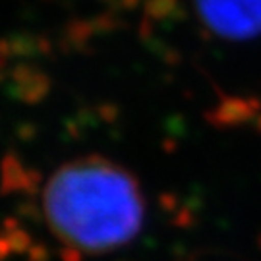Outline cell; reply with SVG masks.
<instances>
[{
  "instance_id": "6da1fadb",
  "label": "cell",
  "mask_w": 261,
  "mask_h": 261,
  "mask_svg": "<svg viewBox=\"0 0 261 261\" xmlns=\"http://www.w3.org/2000/svg\"><path fill=\"white\" fill-rule=\"evenodd\" d=\"M50 230L89 253L116 250L141 230L145 205L130 170L101 155L68 161L43 188Z\"/></svg>"
},
{
  "instance_id": "7a4b0ae2",
  "label": "cell",
  "mask_w": 261,
  "mask_h": 261,
  "mask_svg": "<svg viewBox=\"0 0 261 261\" xmlns=\"http://www.w3.org/2000/svg\"><path fill=\"white\" fill-rule=\"evenodd\" d=\"M207 28L226 39H248L261 33V0H196Z\"/></svg>"
},
{
  "instance_id": "3957f363",
  "label": "cell",
  "mask_w": 261,
  "mask_h": 261,
  "mask_svg": "<svg viewBox=\"0 0 261 261\" xmlns=\"http://www.w3.org/2000/svg\"><path fill=\"white\" fill-rule=\"evenodd\" d=\"M8 95L19 103L39 105L50 93V77L43 70L33 68L28 62H19L10 70Z\"/></svg>"
},
{
  "instance_id": "277c9868",
  "label": "cell",
  "mask_w": 261,
  "mask_h": 261,
  "mask_svg": "<svg viewBox=\"0 0 261 261\" xmlns=\"http://www.w3.org/2000/svg\"><path fill=\"white\" fill-rule=\"evenodd\" d=\"M28 176V168L23 161L10 151L0 161V196H14L23 190V182Z\"/></svg>"
},
{
  "instance_id": "5b68a950",
  "label": "cell",
  "mask_w": 261,
  "mask_h": 261,
  "mask_svg": "<svg viewBox=\"0 0 261 261\" xmlns=\"http://www.w3.org/2000/svg\"><path fill=\"white\" fill-rule=\"evenodd\" d=\"M95 37V28L91 19H72L64 28V41L68 48L84 50V47Z\"/></svg>"
},
{
  "instance_id": "8992f818",
  "label": "cell",
  "mask_w": 261,
  "mask_h": 261,
  "mask_svg": "<svg viewBox=\"0 0 261 261\" xmlns=\"http://www.w3.org/2000/svg\"><path fill=\"white\" fill-rule=\"evenodd\" d=\"M12 55L18 58H29V56H41L39 48V37L31 33H16L10 37Z\"/></svg>"
},
{
  "instance_id": "52a82bcc",
  "label": "cell",
  "mask_w": 261,
  "mask_h": 261,
  "mask_svg": "<svg viewBox=\"0 0 261 261\" xmlns=\"http://www.w3.org/2000/svg\"><path fill=\"white\" fill-rule=\"evenodd\" d=\"M6 238H8L10 248H12V252L14 253H25V252H29L31 246H33L31 234H29L25 228H21V226L6 234Z\"/></svg>"
},
{
  "instance_id": "ba28073f",
  "label": "cell",
  "mask_w": 261,
  "mask_h": 261,
  "mask_svg": "<svg viewBox=\"0 0 261 261\" xmlns=\"http://www.w3.org/2000/svg\"><path fill=\"white\" fill-rule=\"evenodd\" d=\"M41 184H43V174L39 172L37 168H28V176H25V182H23L21 194L28 196V199H33L39 194Z\"/></svg>"
},
{
  "instance_id": "9c48e42d",
  "label": "cell",
  "mask_w": 261,
  "mask_h": 261,
  "mask_svg": "<svg viewBox=\"0 0 261 261\" xmlns=\"http://www.w3.org/2000/svg\"><path fill=\"white\" fill-rule=\"evenodd\" d=\"M16 213H18V217H21V219H28V221H35V223H39V221H43L45 211H41V209L33 203V199H25V201H21V203L16 205Z\"/></svg>"
},
{
  "instance_id": "30bf717a",
  "label": "cell",
  "mask_w": 261,
  "mask_h": 261,
  "mask_svg": "<svg viewBox=\"0 0 261 261\" xmlns=\"http://www.w3.org/2000/svg\"><path fill=\"white\" fill-rule=\"evenodd\" d=\"M28 261H50V252H48L47 244H33L28 252Z\"/></svg>"
},
{
  "instance_id": "8fae6325",
  "label": "cell",
  "mask_w": 261,
  "mask_h": 261,
  "mask_svg": "<svg viewBox=\"0 0 261 261\" xmlns=\"http://www.w3.org/2000/svg\"><path fill=\"white\" fill-rule=\"evenodd\" d=\"M58 255L62 261H84V253L75 246H66L64 244V248L58 250Z\"/></svg>"
},
{
  "instance_id": "7c38bea8",
  "label": "cell",
  "mask_w": 261,
  "mask_h": 261,
  "mask_svg": "<svg viewBox=\"0 0 261 261\" xmlns=\"http://www.w3.org/2000/svg\"><path fill=\"white\" fill-rule=\"evenodd\" d=\"M16 134H18V138L21 141H31L37 136V126L31 124V122H23L16 128Z\"/></svg>"
},
{
  "instance_id": "4fadbf2b",
  "label": "cell",
  "mask_w": 261,
  "mask_h": 261,
  "mask_svg": "<svg viewBox=\"0 0 261 261\" xmlns=\"http://www.w3.org/2000/svg\"><path fill=\"white\" fill-rule=\"evenodd\" d=\"M97 114H99V118H103V120H114V116H116V111H114V107L112 105H103V107H99L97 109Z\"/></svg>"
},
{
  "instance_id": "5bb4252c",
  "label": "cell",
  "mask_w": 261,
  "mask_h": 261,
  "mask_svg": "<svg viewBox=\"0 0 261 261\" xmlns=\"http://www.w3.org/2000/svg\"><path fill=\"white\" fill-rule=\"evenodd\" d=\"M12 253V248H10V242L6 236H0V261H6Z\"/></svg>"
},
{
  "instance_id": "9a60e30c",
  "label": "cell",
  "mask_w": 261,
  "mask_h": 261,
  "mask_svg": "<svg viewBox=\"0 0 261 261\" xmlns=\"http://www.w3.org/2000/svg\"><path fill=\"white\" fill-rule=\"evenodd\" d=\"M2 228H4L6 232H12V230L19 228V221L18 219H14V217H8V219L2 221Z\"/></svg>"
},
{
  "instance_id": "2e32d148",
  "label": "cell",
  "mask_w": 261,
  "mask_h": 261,
  "mask_svg": "<svg viewBox=\"0 0 261 261\" xmlns=\"http://www.w3.org/2000/svg\"><path fill=\"white\" fill-rule=\"evenodd\" d=\"M2 80H4V74H2V72H0V82H2Z\"/></svg>"
}]
</instances>
